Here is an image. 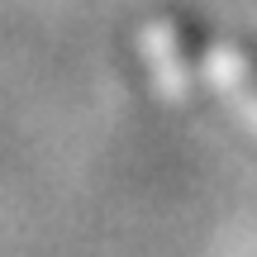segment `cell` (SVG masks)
I'll list each match as a JSON object with an SVG mask.
<instances>
[{"label": "cell", "mask_w": 257, "mask_h": 257, "mask_svg": "<svg viewBox=\"0 0 257 257\" xmlns=\"http://www.w3.org/2000/svg\"><path fill=\"white\" fill-rule=\"evenodd\" d=\"M248 67H252V81H257V43L248 48Z\"/></svg>", "instance_id": "cell-1"}]
</instances>
